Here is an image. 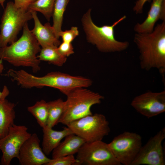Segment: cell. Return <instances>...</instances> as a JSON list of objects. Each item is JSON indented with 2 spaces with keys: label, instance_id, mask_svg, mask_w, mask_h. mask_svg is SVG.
Segmentation results:
<instances>
[{
  "label": "cell",
  "instance_id": "3",
  "mask_svg": "<svg viewBox=\"0 0 165 165\" xmlns=\"http://www.w3.org/2000/svg\"><path fill=\"white\" fill-rule=\"evenodd\" d=\"M91 12V9H89L83 15L81 20L88 42L95 45L102 52H120L126 50L129 47V42L116 40L115 36L114 28L126 19V16H123L112 25L99 27L92 21Z\"/></svg>",
  "mask_w": 165,
  "mask_h": 165
},
{
  "label": "cell",
  "instance_id": "13",
  "mask_svg": "<svg viewBox=\"0 0 165 165\" xmlns=\"http://www.w3.org/2000/svg\"><path fill=\"white\" fill-rule=\"evenodd\" d=\"M35 133L31 134L20 148L17 159L21 165H46L50 160L43 152Z\"/></svg>",
  "mask_w": 165,
  "mask_h": 165
},
{
  "label": "cell",
  "instance_id": "2",
  "mask_svg": "<svg viewBox=\"0 0 165 165\" xmlns=\"http://www.w3.org/2000/svg\"><path fill=\"white\" fill-rule=\"evenodd\" d=\"M41 49L27 23L23 28L22 36L18 40L9 46L0 48V60L15 67H30L36 73L40 69L41 61L37 55Z\"/></svg>",
  "mask_w": 165,
  "mask_h": 165
},
{
  "label": "cell",
  "instance_id": "24",
  "mask_svg": "<svg viewBox=\"0 0 165 165\" xmlns=\"http://www.w3.org/2000/svg\"><path fill=\"white\" fill-rule=\"evenodd\" d=\"M46 165H78V161L74 155H70L50 159Z\"/></svg>",
  "mask_w": 165,
  "mask_h": 165
},
{
  "label": "cell",
  "instance_id": "7",
  "mask_svg": "<svg viewBox=\"0 0 165 165\" xmlns=\"http://www.w3.org/2000/svg\"><path fill=\"white\" fill-rule=\"evenodd\" d=\"M66 126L73 133L83 139L86 142L102 140L110 131L108 122L105 116L101 114L87 116Z\"/></svg>",
  "mask_w": 165,
  "mask_h": 165
},
{
  "label": "cell",
  "instance_id": "18",
  "mask_svg": "<svg viewBox=\"0 0 165 165\" xmlns=\"http://www.w3.org/2000/svg\"><path fill=\"white\" fill-rule=\"evenodd\" d=\"M15 104L6 98L0 100V139L6 136L14 123Z\"/></svg>",
  "mask_w": 165,
  "mask_h": 165
},
{
  "label": "cell",
  "instance_id": "19",
  "mask_svg": "<svg viewBox=\"0 0 165 165\" xmlns=\"http://www.w3.org/2000/svg\"><path fill=\"white\" fill-rule=\"evenodd\" d=\"M57 47L48 46L42 48L37 56L41 61L48 62L58 66H62L66 62L67 57L62 55L58 51Z\"/></svg>",
  "mask_w": 165,
  "mask_h": 165
},
{
  "label": "cell",
  "instance_id": "4",
  "mask_svg": "<svg viewBox=\"0 0 165 165\" xmlns=\"http://www.w3.org/2000/svg\"><path fill=\"white\" fill-rule=\"evenodd\" d=\"M66 95L63 112L58 123L65 125L92 113L91 107L100 104L104 98L99 94L85 87H78L72 90Z\"/></svg>",
  "mask_w": 165,
  "mask_h": 165
},
{
  "label": "cell",
  "instance_id": "16",
  "mask_svg": "<svg viewBox=\"0 0 165 165\" xmlns=\"http://www.w3.org/2000/svg\"><path fill=\"white\" fill-rule=\"evenodd\" d=\"M43 139L42 149L46 155H49L61 143V141L66 136L73 134L67 127L60 131H57L48 127L42 128Z\"/></svg>",
  "mask_w": 165,
  "mask_h": 165
},
{
  "label": "cell",
  "instance_id": "20",
  "mask_svg": "<svg viewBox=\"0 0 165 165\" xmlns=\"http://www.w3.org/2000/svg\"><path fill=\"white\" fill-rule=\"evenodd\" d=\"M27 110L34 116L42 128L47 127L48 115L47 102L44 100L37 101L33 105L28 107Z\"/></svg>",
  "mask_w": 165,
  "mask_h": 165
},
{
  "label": "cell",
  "instance_id": "23",
  "mask_svg": "<svg viewBox=\"0 0 165 165\" xmlns=\"http://www.w3.org/2000/svg\"><path fill=\"white\" fill-rule=\"evenodd\" d=\"M55 0H36L29 6L28 10L39 12L49 21L52 16Z\"/></svg>",
  "mask_w": 165,
  "mask_h": 165
},
{
  "label": "cell",
  "instance_id": "11",
  "mask_svg": "<svg viewBox=\"0 0 165 165\" xmlns=\"http://www.w3.org/2000/svg\"><path fill=\"white\" fill-rule=\"evenodd\" d=\"M165 138L164 127L141 146L131 165H165L164 153L162 145Z\"/></svg>",
  "mask_w": 165,
  "mask_h": 165
},
{
  "label": "cell",
  "instance_id": "28",
  "mask_svg": "<svg viewBox=\"0 0 165 165\" xmlns=\"http://www.w3.org/2000/svg\"><path fill=\"white\" fill-rule=\"evenodd\" d=\"M152 0H138L133 8L134 11L137 14L143 13L144 6L147 2H150Z\"/></svg>",
  "mask_w": 165,
  "mask_h": 165
},
{
  "label": "cell",
  "instance_id": "10",
  "mask_svg": "<svg viewBox=\"0 0 165 165\" xmlns=\"http://www.w3.org/2000/svg\"><path fill=\"white\" fill-rule=\"evenodd\" d=\"M31 134L25 126L14 124L8 134L0 139V150L2 152L0 164L10 165L13 158H17L22 145Z\"/></svg>",
  "mask_w": 165,
  "mask_h": 165
},
{
  "label": "cell",
  "instance_id": "17",
  "mask_svg": "<svg viewBox=\"0 0 165 165\" xmlns=\"http://www.w3.org/2000/svg\"><path fill=\"white\" fill-rule=\"evenodd\" d=\"M64 140L52 152V158L54 159L77 153L80 148L85 142L74 134L68 135Z\"/></svg>",
  "mask_w": 165,
  "mask_h": 165
},
{
  "label": "cell",
  "instance_id": "8",
  "mask_svg": "<svg viewBox=\"0 0 165 165\" xmlns=\"http://www.w3.org/2000/svg\"><path fill=\"white\" fill-rule=\"evenodd\" d=\"M78 165H121L108 144L102 140L85 142L77 153Z\"/></svg>",
  "mask_w": 165,
  "mask_h": 165
},
{
  "label": "cell",
  "instance_id": "5",
  "mask_svg": "<svg viewBox=\"0 0 165 165\" xmlns=\"http://www.w3.org/2000/svg\"><path fill=\"white\" fill-rule=\"evenodd\" d=\"M22 83L25 88L48 86L57 89L66 95L74 89L90 86L92 81L83 77L72 76L59 72H49L41 77L26 72L23 75Z\"/></svg>",
  "mask_w": 165,
  "mask_h": 165
},
{
  "label": "cell",
  "instance_id": "12",
  "mask_svg": "<svg viewBox=\"0 0 165 165\" xmlns=\"http://www.w3.org/2000/svg\"><path fill=\"white\" fill-rule=\"evenodd\" d=\"M131 105L137 112L148 118L165 112V90L148 91L135 97Z\"/></svg>",
  "mask_w": 165,
  "mask_h": 165
},
{
  "label": "cell",
  "instance_id": "1",
  "mask_svg": "<svg viewBox=\"0 0 165 165\" xmlns=\"http://www.w3.org/2000/svg\"><path fill=\"white\" fill-rule=\"evenodd\" d=\"M134 42L139 53L141 68L148 71L157 69L164 78L165 74V21L158 24L148 33H136Z\"/></svg>",
  "mask_w": 165,
  "mask_h": 165
},
{
  "label": "cell",
  "instance_id": "27",
  "mask_svg": "<svg viewBox=\"0 0 165 165\" xmlns=\"http://www.w3.org/2000/svg\"><path fill=\"white\" fill-rule=\"evenodd\" d=\"M36 0H14V4L17 8L28 10L29 6Z\"/></svg>",
  "mask_w": 165,
  "mask_h": 165
},
{
  "label": "cell",
  "instance_id": "22",
  "mask_svg": "<svg viewBox=\"0 0 165 165\" xmlns=\"http://www.w3.org/2000/svg\"><path fill=\"white\" fill-rule=\"evenodd\" d=\"M48 102V115L47 127L53 128L58 123L63 112L64 101L59 98Z\"/></svg>",
  "mask_w": 165,
  "mask_h": 165
},
{
  "label": "cell",
  "instance_id": "25",
  "mask_svg": "<svg viewBox=\"0 0 165 165\" xmlns=\"http://www.w3.org/2000/svg\"><path fill=\"white\" fill-rule=\"evenodd\" d=\"M79 35V31L76 27H72L69 30L62 31L59 34V36L61 38L63 42L70 43Z\"/></svg>",
  "mask_w": 165,
  "mask_h": 165
},
{
  "label": "cell",
  "instance_id": "9",
  "mask_svg": "<svg viewBox=\"0 0 165 165\" xmlns=\"http://www.w3.org/2000/svg\"><path fill=\"white\" fill-rule=\"evenodd\" d=\"M108 145L121 165H131L142 146L141 137L136 133L125 131L115 137Z\"/></svg>",
  "mask_w": 165,
  "mask_h": 165
},
{
  "label": "cell",
  "instance_id": "14",
  "mask_svg": "<svg viewBox=\"0 0 165 165\" xmlns=\"http://www.w3.org/2000/svg\"><path fill=\"white\" fill-rule=\"evenodd\" d=\"M30 11L34 22V28L31 31L41 47H58L61 43L57 37L53 26L49 22L42 25L38 18L37 12Z\"/></svg>",
  "mask_w": 165,
  "mask_h": 165
},
{
  "label": "cell",
  "instance_id": "29",
  "mask_svg": "<svg viewBox=\"0 0 165 165\" xmlns=\"http://www.w3.org/2000/svg\"><path fill=\"white\" fill-rule=\"evenodd\" d=\"M9 94V91L6 86H4L2 92L0 91V100L6 98Z\"/></svg>",
  "mask_w": 165,
  "mask_h": 165
},
{
  "label": "cell",
  "instance_id": "21",
  "mask_svg": "<svg viewBox=\"0 0 165 165\" xmlns=\"http://www.w3.org/2000/svg\"><path fill=\"white\" fill-rule=\"evenodd\" d=\"M70 0H55L53 9L52 17V26L56 37L59 39V34L62 30L63 15L66 7Z\"/></svg>",
  "mask_w": 165,
  "mask_h": 165
},
{
  "label": "cell",
  "instance_id": "26",
  "mask_svg": "<svg viewBox=\"0 0 165 165\" xmlns=\"http://www.w3.org/2000/svg\"><path fill=\"white\" fill-rule=\"evenodd\" d=\"M59 52L67 57L74 53V48L71 43L63 42L57 47Z\"/></svg>",
  "mask_w": 165,
  "mask_h": 165
},
{
  "label": "cell",
  "instance_id": "6",
  "mask_svg": "<svg viewBox=\"0 0 165 165\" xmlns=\"http://www.w3.org/2000/svg\"><path fill=\"white\" fill-rule=\"evenodd\" d=\"M32 19L30 11L16 7L12 2H8L1 19L0 48L16 41L20 31L25 24Z\"/></svg>",
  "mask_w": 165,
  "mask_h": 165
},
{
  "label": "cell",
  "instance_id": "31",
  "mask_svg": "<svg viewBox=\"0 0 165 165\" xmlns=\"http://www.w3.org/2000/svg\"><path fill=\"white\" fill-rule=\"evenodd\" d=\"M5 0H0V4L1 6L4 8V4Z\"/></svg>",
  "mask_w": 165,
  "mask_h": 165
},
{
  "label": "cell",
  "instance_id": "15",
  "mask_svg": "<svg viewBox=\"0 0 165 165\" xmlns=\"http://www.w3.org/2000/svg\"><path fill=\"white\" fill-rule=\"evenodd\" d=\"M150 8L145 20L137 23L134 29L136 33H148L153 31L157 21H165V0H152Z\"/></svg>",
  "mask_w": 165,
  "mask_h": 165
},
{
  "label": "cell",
  "instance_id": "30",
  "mask_svg": "<svg viewBox=\"0 0 165 165\" xmlns=\"http://www.w3.org/2000/svg\"><path fill=\"white\" fill-rule=\"evenodd\" d=\"M4 69V66L2 63V60H0V74L2 73Z\"/></svg>",
  "mask_w": 165,
  "mask_h": 165
}]
</instances>
